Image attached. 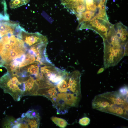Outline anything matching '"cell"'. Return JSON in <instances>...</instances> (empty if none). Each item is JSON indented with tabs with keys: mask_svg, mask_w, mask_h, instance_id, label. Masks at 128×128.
Wrapping results in <instances>:
<instances>
[{
	"mask_svg": "<svg viewBox=\"0 0 128 128\" xmlns=\"http://www.w3.org/2000/svg\"><path fill=\"white\" fill-rule=\"evenodd\" d=\"M37 93V95L42 96L49 99L52 102L53 106L55 107L58 94L56 87L54 85L39 88Z\"/></svg>",
	"mask_w": 128,
	"mask_h": 128,
	"instance_id": "cell-5",
	"label": "cell"
},
{
	"mask_svg": "<svg viewBox=\"0 0 128 128\" xmlns=\"http://www.w3.org/2000/svg\"><path fill=\"white\" fill-rule=\"evenodd\" d=\"M104 70V68H102L99 69L97 73V74H99L102 72Z\"/></svg>",
	"mask_w": 128,
	"mask_h": 128,
	"instance_id": "cell-18",
	"label": "cell"
},
{
	"mask_svg": "<svg viewBox=\"0 0 128 128\" xmlns=\"http://www.w3.org/2000/svg\"><path fill=\"white\" fill-rule=\"evenodd\" d=\"M100 30L102 32H106L107 31V28H106V27L104 25H101Z\"/></svg>",
	"mask_w": 128,
	"mask_h": 128,
	"instance_id": "cell-16",
	"label": "cell"
},
{
	"mask_svg": "<svg viewBox=\"0 0 128 128\" xmlns=\"http://www.w3.org/2000/svg\"><path fill=\"white\" fill-rule=\"evenodd\" d=\"M54 107L56 109L58 114H64L68 112V109L69 108L65 102L63 93L58 94Z\"/></svg>",
	"mask_w": 128,
	"mask_h": 128,
	"instance_id": "cell-6",
	"label": "cell"
},
{
	"mask_svg": "<svg viewBox=\"0 0 128 128\" xmlns=\"http://www.w3.org/2000/svg\"><path fill=\"white\" fill-rule=\"evenodd\" d=\"M106 14L105 10H103L100 9L97 16L99 17L104 18L106 16Z\"/></svg>",
	"mask_w": 128,
	"mask_h": 128,
	"instance_id": "cell-15",
	"label": "cell"
},
{
	"mask_svg": "<svg viewBox=\"0 0 128 128\" xmlns=\"http://www.w3.org/2000/svg\"><path fill=\"white\" fill-rule=\"evenodd\" d=\"M81 73L77 70L69 74L67 77V87L68 91L81 97Z\"/></svg>",
	"mask_w": 128,
	"mask_h": 128,
	"instance_id": "cell-4",
	"label": "cell"
},
{
	"mask_svg": "<svg viewBox=\"0 0 128 128\" xmlns=\"http://www.w3.org/2000/svg\"><path fill=\"white\" fill-rule=\"evenodd\" d=\"M120 41H122L116 35L114 42L107 38L104 39V64L105 68L116 65L124 56L128 55L127 44Z\"/></svg>",
	"mask_w": 128,
	"mask_h": 128,
	"instance_id": "cell-2",
	"label": "cell"
},
{
	"mask_svg": "<svg viewBox=\"0 0 128 128\" xmlns=\"http://www.w3.org/2000/svg\"><path fill=\"white\" fill-rule=\"evenodd\" d=\"M106 8V6L105 5H104L102 6L100 9L101 10H105Z\"/></svg>",
	"mask_w": 128,
	"mask_h": 128,
	"instance_id": "cell-19",
	"label": "cell"
},
{
	"mask_svg": "<svg viewBox=\"0 0 128 128\" xmlns=\"http://www.w3.org/2000/svg\"><path fill=\"white\" fill-rule=\"evenodd\" d=\"M0 67H2V65L1 64L0 61Z\"/></svg>",
	"mask_w": 128,
	"mask_h": 128,
	"instance_id": "cell-22",
	"label": "cell"
},
{
	"mask_svg": "<svg viewBox=\"0 0 128 128\" xmlns=\"http://www.w3.org/2000/svg\"><path fill=\"white\" fill-rule=\"evenodd\" d=\"M67 76L62 80L55 86L58 91L60 93H65L68 91L67 87Z\"/></svg>",
	"mask_w": 128,
	"mask_h": 128,
	"instance_id": "cell-8",
	"label": "cell"
},
{
	"mask_svg": "<svg viewBox=\"0 0 128 128\" xmlns=\"http://www.w3.org/2000/svg\"><path fill=\"white\" fill-rule=\"evenodd\" d=\"M40 117L28 118L29 128H39L40 123Z\"/></svg>",
	"mask_w": 128,
	"mask_h": 128,
	"instance_id": "cell-11",
	"label": "cell"
},
{
	"mask_svg": "<svg viewBox=\"0 0 128 128\" xmlns=\"http://www.w3.org/2000/svg\"><path fill=\"white\" fill-rule=\"evenodd\" d=\"M29 0H11L9 5L11 9H15L27 4Z\"/></svg>",
	"mask_w": 128,
	"mask_h": 128,
	"instance_id": "cell-10",
	"label": "cell"
},
{
	"mask_svg": "<svg viewBox=\"0 0 128 128\" xmlns=\"http://www.w3.org/2000/svg\"><path fill=\"white\" fill-rule=\"evenodd\" d=\"M26 116V113H23L21 116V118H23L25 117Z\"/></svg>",
	"mask_w": 128,
	"mask_h": 128,
	"instance_id": "cell-21",
	"label": "cell"
},
{
	"mask_svg": "<svg viewBox=\"0 0 128 128\" xmlns=\"http://www.w3.org/2000/svg\"><path fill=\"white\" fill-rule=\"evenodd\" d=\"M91 104L93 109L128 120V97L121 95L118 91L96 95Z\"/></svg>",
	"mask_w": 128,
	"mask_h": 128,
	"instance_id": "cell-1",
	"label": "cell"
},
{
	"mask_svg": "<svg viewBox=\"0 0 128 128\" xmlns=\"http://www.w3.org/2000/svg\"><path fill=\"white\" fill-rule=\"evenodd\" d=\"M63 93L65 102L69 108L77 107L78 106L81 97L71 93L63 92Z\"/></svg>",
	"mask_w": 128,
	"mask_h": 128,
	"instance_id": "cell-7",
	"label": "cell"
},
{
	"mask_svg": "<svg viewBox=\"0 0 128 128\" xmlns=\"http://www.w3.org/2000/svg\"><path fill=\"white\" fill-rule=\"evenodd\" d=\"M51 119L57 125L61 128H65L68 124L65 120L60 118L53 116L51 118Z\"/></svg>",
	"mask_w": 128,
	"mask_h": 128,
	"instance_id": "cell-9",
	"label": "cell"
},
{
	"mask_svg": "<svg viewBox=\"0 0 128 128\" xmlns=\"http://www.w3.org/2000/svg\"><path fill=\"white\" fill-rule=\"evenodd\" d=\"M101 25V24L100 23H98L96 24V28L98 29L99 27H100V26Z\"/></svg>",
	"mask_w": 128,
	"mask_h": 128,
	"instance_id": "cell-20",
	"label": "cell"
},
{
	"mask_svg": "<svg viewBox=\"0 0 128 128\" xmlns=\"http://www.w3.org/2000/svg\"><path fill=\"white\" fill-rule=\"evenodd\" d=\"M90 121V119L89 118L84 117L80 119L78 123L82 126H86L89 124Z\"/></svg>",
	"mask_w": 128,
	"mask_h": 128,
	"instance_id": "cell-13",
	"label": "cell"
},
{
	"mask_svg": "<svg viewBox=\"0 0 128 128\" xmlns=\"http://www.w3.org/2000/svg\"><path fill=\"white\" fill-rule=\"evenodd\" d=\"M26 116L28 118L40 117L39 113L36 110L30 109L25 113Z\"/></svg>",
	"mask_w": 128,
	"mask_h": 128,
	"instance_id": "cell-12",
	"label": "cell"
},
{
	"mask_svg": "<svg viewBox=\"0 0 128 128\" xmlns=\"http://www.w3.org/2000/svg\"><path fill=\"white\" fill-rule=\"evenodd\" d=\"M118 91L122 95L128 97V87L127 86L121 87Z\"/></svg>",
	"mask_w": 128,
	"mask_h": 128,
	"instance_id": "cell-14",
	"label": "cell"
},
{
	"mask_svg": "<svg viewBox=\"0 0 128 128\" xmlns=\"http://www.w3.org/2000/svg\"><path fill=\"white\" fill-rule=\"evenodd\" d=\"M11 77L7 72L0 78V87L4 92L11 95L15 101H19L26 91L25 82Z\"/></svg>",
	"mask_w": 128,
	"mask_h": 128,
	"instance_id": "cell-3",
	"label": "cell"
},
{
	"mask_svg": "<svg viewBox=\"0 0 128 128\" xmlns=\"http://www.w3.org/2000/svg\"><path fill=\"white\" fill-rule=\"evenodd\" d=\"M118 32L120 34H123L125 32L123 30V28H122L121 29L118 30Z\"/></svg>",
	"mask_w": 128,
	"mask_h": 128,
	"instance_id": "cell-17",
	"label": "cell"
}]
</instances>
